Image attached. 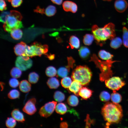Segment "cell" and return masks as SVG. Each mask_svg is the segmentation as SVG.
<instances>
[{"label": "cell", "mask_w": 128, "mask_h": 128, "mask_svg": "<svg viewBox=\"0 0 128 128\" xmlns=\"http://www.w3.org/2000/svg\"><path fill=\"white\" fill-rule=\"evenodd\" d=\"M101 114L108 124L118 123L123 116L122 107L118 103L107 102L102 107Z\"/></svg>", "instance_id": "1"}, {"label": "cell", "mask_w": 128, "mask_h": 128, "mask_svg": "<svg viewBox=\"0 0 128 128\" xmlns=\"http://www.w3.org/2000/svg\"><path fill=\"white\" fill-rule=\"evenodd\" d=\"M92 31L94 38L98 42L104 41L107 39L112 40L115 36V26L110 23L103 27H99L96 25H93Z\"/></svg>", "instance_id": "2"}, {"label": "cell", "mask_w": 128, "mask_h": 128, "mask_svg": "<svg viewBox=\"0 0 128 128\" xmlns=\"http://www.w3.org/2000/svg\"><path fill=\"white\" fill-rule=\"evenodd\" d=\"M3 27L4 30L10 33L13 30L23 27L21 21L23 17L18 11L15 10H11Z\"/></svg>", "instance_id": "3"}, {"label": "cell", "mask_w": 128, "mask_h": 128, "mask_svg": "<svg viewBox=\"0 0 128 128\" xmlns=\"http://www.w3.org/2000/svg\"><path fill=\"white\" fill-rule=\"evenodd\" d=\"M92 76L91 71L87 66H79L72 72L71 77L73 80L79 82L83 86L88 84L91 80Z\"/></svg>", "instance_id": "4"}, {"label": "cell", "mask_w": 128, "mask_h": 128, "mask_svg": "<svg viewBox=\"0 0 128 128\" xmlns=\"http://www.w3.org/2000/svg\"><path fill=\"white\" fill-rule=\"evenodd\" d=\"M106 87L113 91L118 90L125 84L124 81L118 77L110 78L105 81Z\"/></svg>", "instance_id": "5"}, {"label": "cell", "mask_w": 128, "mask_h": 128, "mask_svg": "<svg viewBox=\"0 0 128 128\" xmlns=\"http://www.w3.org/2000/svg\"><path fill=\"white\" fill-rule=\"evenodd\" d=\"M32 65V60L27 56H18L15 62L16 66L22 71H26L30 68Z\"/></svg>", "instance_id": "6"}, {"label": "cell", "mask_w": 128, "mask_h": 128, "mask_svg": "<svg viewBox=\"0 0 128 128\" xmlns=\"http://www.w3.org/2000/svg\"><path fill=\"white\" fill-rule=\"evenodd\" d=\"M48 46L46 45H42L40 43L35 42L30 46V50L32 57L38 56H41L47 52Z\"/></svg>", "instance_id": "7"}, {"label": "cell", "mask_w": 128, "mask_h": 128, "mask_svg": "<svg viewBox=\"0 0 128 128\" xmlns=\"http://www.w3.org/2000/svg\"><path fill=\"white\" fill-rule=\"evenodd\" d=\"M57 102L52 101L46 103L40 109L39 113L42 117L47 118L50 116L54 112Z\"/></svg>", "instance_id": "8"}, {"label": "cell", "mask_w": 128, "mask_h": 128, "mask_svg": "<svg viewBox=\"0 0 128 128\" xmlns=\"http://www.w3.org/2000/svg\"><path fill=\"white\" fill-rule=\"evenodd\" d=\"M36 99L32 98L29 100L25 103L23 109V111L28 114L32 115L36 112L37 109L35 105Z\"/></svg>", "instance_id": "9"}, {"label": "cell", "mask_w": 128, "mask_h": 128, "mask_svg": "<svg viewBox=\"0 0 128 128\" xmlns=\"http://www.w3.org/2000/svg\"><path fill=\"white\" fill-rule=\"evenodd\" d=\"M26 45L25 42L21 41L15 46L14 49V53L16 55L25 56Z\"/></svg>", "instance_id": "10"}, {"label": "cell", "mask_w": 128, "mask_h": 128, "mask_svg": "<svg viewBox=\"0 0 128 128\" xmlns=\"http://www.w3.org/2000/svg\"><path fill=\"white\" fill-rule=\"evenodd\" d=\"M114 6L115 9L118 12L122 13L127 9L128 4L125 0H116L114 3Z\"/></svg>", "instance_id": "11"}, {"label": "cell", "mask_w": 128, "mask_h": 128, "mask_svg": "<svg viewBox=\"0 0 128 128\" xmlns=\"http://www.w3.org/2000/svg\"><path fill=\"white\" fill-rule=\"evenodd\" d=\"M62 6L64 10L66 12L71 11L73 13L77 8V5L76 3L69 1H64L63 3Z\"/></svg>", "instance_id": "12"}, {"label": "cell", "mask_w": 128, "mask_h": 128, "mask_svg": "<svg viewBox=\"0 0 128 128\" xmlns=\"http://www.w3.org/2000/svg\"><path fill=\"white\" fill-rule=\"evenodd\" d=\"M82 86L79 82L73 80L69 87V91L77 96H79V92L82 87Z\"/></svg>", "instance_id": "13"}, {"label": "cell", "mask_w": 128, "mask_h": 128, "mask_svg": "<svg viewBox=\"0 0 128 128\" xmlns=\"http://www.w3.org/2000/svg\"><path fill=\"white\" fill-rule=\"evenodd\" d=\"M93 91L86 87H82L80 90L79 96L84 100L89 98L92 96Z\"/></svg>", "instance_id": "14"}, {"label": "cell", "mask_w": 128, "mask_h": 128, "mask_svg": "<svg viewBox=\"0 0 128 128\" xmlns=\"http://www.w3.org/2000/svg\"><path fill=\"white\" fill-rule=\"evenodd\" d=\"M12 117L18 122L23 123L25 121L23 114L18 109L13 110L11 113Z\"/></svg>", "instance_id": "15"}, {"label": "cell", "mask_w": 128, "mask_h": 128, "mask_svg": "<svg viewBox=\"0 0 128 128\" xmlns=\"http://www.w3.org/2000/svg\"><path fill=\"white\" fill-rule=\"evenodd\" d=\"M31 87L30 83L27 80H24L21 81L19 85V88L22 92L26 93L28 92L31 90Z\"/></svg>", "instance_id": "16"}, {"label": "cell", "mask_w": 128, "mask_h": 128, "mask_svg": "<svg viewBox=\"0 0 128 128\" xmlns=\"http://www.w3.org/2000/svg\"><path fill=\"white\" fill-rule=\"evenodd\" d=\"M47 84L49 87L51 89H56L59 86V81L56 78L52 77L49 78Z\"/></svg>", "instance_id": "17"}, {"label": "cell", "mask_w": 128, "mask_h": 128, "mask_svg": "<svg viewBox=\"0 0 128 128\" xmlns=\"http://www.w3.org/2000/svg\"><path fill=\"white\" fill-rule=\"evenodd\" d=\"M68 109V107L66 105L63 103H61L56 105L55 110L57 113L63 115L67 112Z\"/></svg>", "instance_id": "18"}, {"label": "cell", "mask_w": 128, "mask_h": 128, "mask_svg": "<svg viewBox=\"0 0 128 128\" xmlns=\"http://www.w3.org/2000/svg\"><path fill=\"white\" fill-rule=\"evenodd\" d=\"M122 41L119 37L114 38L111 40L110 43L111 47L113 48L116 49L119 48L122 45Z\"/></svg>", "instance_id": "19"}, {"label": "cell", "mask_w": 128, "mask_h": 128, "mask_svg": "<svg viewBox=\"0 0 128 128\" xmlns=\"http://www.w3.org/2000/svg\"><path fill=\"white\" fill-rule=\"evenodd\" d=\"M79 53L81 58L86 59L89 56L90 54V51L87 47L83 46L81 47L79 49Z\"/></svg>", "instance_id": "20"}, {"label": "cell", "mask_w": 128, "mask_h": 128, "mask_svg": "<svg viewBox=\"0 0 128 128\" xmlns=\"http://www.w3.org/2000/svg\"><path fill=\"white\" fill-rule=\"evenodd\" d=\"M69 41L70 44L72 48L77 49L79 47L80 41L76 37L73 35L71 36L70 38Z\"/></svg>", "instance_id": "21"}, {"label": "cell", "mask_w": 128, "mask_h": 128, "mask_svg": "<svg viewBox=\"0 0 128 128\" xmlns=\"http://www.w3.org/2000/svg\"><path fill=\"white\" fill-rule=\"evenodd\" d=\"M10 33L12 37L16 40H18L21 38L23 34L22 31L20 28L13 30Z\"/></svg>", "instance_id": "22"}, {"label": "cell", "mask_w": 128, "mask_h": 128, "mask_svg": "<svg viewBox=\"0 0 128 128\" xmlns=\"http://www.w3.org/2000/svg\"><path fill=\"white\" fill-rule=\"evenodd\" d=\"M98 55L100 58L104 60H110L113 57V55L104 50H101L99 51Z\"/></svg>", "instance_id": "23"}, {"label": "cell", "mask_w": 128, "mask_h": 128, "mask_svg": "<svg viewBox=\"0 0 128 128\" xmlns=\"http://www.w3.org/2000/svg\"><path fill=\"white\" fill-rule=\"evenodd\" d=\"M67 102L70 105L75 106L77 105L79 103V100L76 96L72 95H70L67 99Z\"/></svg>", "instance_id": "24"}, {"label": "cell", "mask_w": 128, "mask_h": 128, "mask_svg": "<svg viewBox=\"0 0 128 128\" xmlns=\"http://www.w3.org/2000/svg\"><path fill=\"white\" fill-rule=\"evenodd\" d=\"M56 12V9L54 5H50L45 9L44 14L47 16L51 17L54 16Z\"/></svg>", "instance_id": "25"}, {"label": "cell", "mask_w": 128, "mask_h": 128, "mask_svg": "<svg viewBox=\"0 0 128 128\" xmlns=\"http://www.w3.org/2000/svg\"><path fill=\"white\" fill-rule=\"evenodd\" d=\"M39 77V76L37 73L32 72L30 73L28 75V81L30 83L35 84L38 82Z\"/></svg>", "instance_id": "26"}, {"label": "cell", "mask_w": 128, "mask_h": 128, "mask_svg": "<svg viewBox=\"0 0 128 128\" xmlns=\"http://www.w3.org/2000/svg\"><path fill=\"white\" fill-rule=\"evenodd\" d=\"M111 99L112 102L118 103L122 100V96L119 93L116 92V91H113L111 95Z\"/></svg>", "instance_id": "27"}, {"label": "cell", "mask_w": 128, "mask_h": 128, "mask_svg": "<svg viewBox=\"0 0 128 128\" xmlns=\"http://www.w3.org/2000/svg\"><path fill=\"white\" fill-rule=\"evenodd\" d=\"M21 70L17 67H14L11 70L10 74L13 78H19L20 77L22 74Z\"/></svg>", "instance_id": "28"}, {"label": "cell", "mask_w": 128, "mask_h": 128, "mask_svg": "<svg viewBox=\"0 0 128 128\" xmlns=\"http://www.w3.org/2000/svg\"><path fill=\"white\" fill-rule=\"evenodd\" d=\"M45 72L46 76L50 77L55 76L57 73V72L55 68L52 66L48 67L46 69Z\"/></svg>", "instance_id": "29"}, {"label": "cell", "mask_w": 128, "mask_h": 128, "mask_svg": "<svg viewBox=\"0 0 128 128\" xmlns=\"http://www.w3.org/2000/svg\"><path fill=\"white\" fill-rule=\"evenodd\" d=\"M53 97L55 100L58 102L63 101L65 97L64 94L59 91H56L55 92Z\"/></svg>", "instance_id": "30"}, {"label": "cell", "mask_w": 128, "mask_h": 128, "mask_svg": "<svg viewBox=\"0 0 128 128\" xmlns=\"http://www.w3.org/2000/svg\"><path fill=\"white\" fill-rule=\"evenodd\" d=\"M94 38L93 35L90 34H86L83 37V43L86 45H90L92 43Z\"/></svg>", "instance_id": "31"}, {"label": "cell", "mask_w": 128, "mask_h": 128, "mask_svg": "<svg viewBox=\"0 0 128 128\" xmlns=\"http://www.w3.org/2000/svg\"><path fill=\"white\" fill-rule=\"evenodd\" d=\"M20 96V93L17 89H14L11 90L9 92L8 96L9 98L14 99L18 98Z\"/></svg>", "instance_id": "32"}, {"label": "cell", "mask_w": 128, "mask_h": 128, "mask_svg": "<svg viewBox=\"0 0 128 128\" xmlns=\"http://www.w3.org/2000/svg\"><path fill=\"white\" fill-rule=\"evenodd\" d=\"M72 83V80L69 77H66L61 80V84L62 86L66 88H69Z\"/></svg>", "instance_id": "33"}, {"label": "cell", "mask_w": 128, "mask_h": 128, "mask_svg": "<svg viewBox=\"0 0 128 128\" xmlns=\"http://www.w3.org/2000/svg\"><path fill=\"white\" fill-rule=\"evenodd\" d=\"M123 42L124 46L128 48V30L125 27H123Z\"/></svg>", "instance_id": "34"}, {"label": "cell", "mask_w": 128, "mask_h": 128, "mask_svg": "<svg viewBox=\"0 0 128 128\" xmlns=\"http://www.w3.org/2000/svg\"><path fill=\"white\" fill-rule=\"evenodd\" d=\"M111 97L110 94L107 91H103L101 92L99 96L101 101L103 102H107Z\"/></svg>", "instance_id": "35"}, {"label": "cell", "mask_w": 128, "mask_h": 128, "mask_svg": "<svg viewBox=\"0 0 128 128\" xmlns=\"http://www.w3.org/2000/svg\"><path fill=\"white\" fill-rule=\"evenodd\" d=\"M68 69L64 67L59 68L57 71L58 75L62 78H64L66 77L69 73Z\"/></svg>", "instance_id": "36"}, {"label": "cell", "mask_w": 128, "mask_h": 128, "mask_svg": "<svg viewBox=\"0 0 128 128\" xmlns=\"http://www.w3.org/2000/svg\"><path fill=\"white\" fill-rule=\"evenodd\" d=\"M16 120L12 117H8L5 121V125L9 128H13L16 126Z\"/></svg>", "instance_id": "37"}, {"label": "cell", "mask_w": 128, "mask_h": 128, "mask_svg": "<svg viewBox=\"0 0 128 128\" xmlns=\"http://www.w3.org/2000/svg\"><path fill=\"white\" fill-rule=\"evenodd\" d=\"M19 84L20 83L18 80L15 78H11L9 81V85L13 88L17 87L19 85Z\"/></svg>", "instance_id": "38"}, {"label": "cell", "mask_w": 128, "mask_h": 128, "mask_svg": "<svg viewBox=\"0 0 128 128\" xmlns=\"http://www.w3.org/2000/svg\"><path fill=\"white\" fill-rule=\"evenodd\" d=\"M10 12L8 11H4L2 12L0 17V22L4 23L8 16L9 15Z\"/></svg>", "instance_id": "39"}, {"label": "cell", "mask_w": 128, "mask_h": 128, "mask_svg": "<svg viewBox=\"0 0 128 128\" xmlns=\"http://www.w3.org/2000/svg\"><path fill=\"white\" fill-rule=\"evenodd\" d=\"M23 0H11L10 2L12 6L14 8L19 6L23 2Z\"/></svg>", "instance_id": "40"}, {"label": "cell", "mask_w": 128, "mask_h": 128, "mask_svg": "<svg viewBox=\"0 0 128 128\" xmlns=\"http://www.w3.org/2000/svg\"><path fill=\"white\" fill-rule=\"evenodd\" d=\"M85 121L86 122V128L90 127L91 124H92L94 123V121L93 120H91L90 119L88 114H87V115Z\"/></svg>", "instance_id": "41"}, {"label": "cell", "mask_w": 128, "mask_h": 128, "mask_svg": "<svg viewBox=\"0 0 128 128\" xmlns=\"http://www.w3.org/2000/svg\"><path fill=\"white\" fill-rule=\"evenodd\" d=\"M0 10L3 11L7 9V5L5 0H0Z\"/></svg>", "instance_id": "42"}, {"label": "cell", "mask_w": 128, "mask_h": 128, "mask_svg": "<svg viewBox=\"0 0 128 128\" xmlns=\"http://www.w3.org/2000/svg\"><path fill=\"white\" fill-rule=\"evenodd\" d=\"M45 9L44 8H41L39 6L36 7V9L34 10V12L42 14H45Z\"/></svg>", "instance_id": "43"}, {"label": "cell", "mask_w": 128, "mask_h": 128, "mask_svg": "<svg viewBox=\"0 0 128 128\" xmlns=\"http://www.w3.org/2000/svg\"><path fill=\"white\" fill-rule=\"evenodd\" d=\"M54 3L58 5H61L62 3L63 0H51Z\"/></svg>", "instance_id": "44"}, {"label": "cell", "mask_w": 128, "mask_h": 128, "mask_svg": "<svg viewBox=\"0 0 128 128\" xmlns=\"http://www.w3.org/2000/svg\"><path fill=\"white\" fill-rule=\"evenodd\" d=\"M68 126L67 123L65 122H63L61 123L60 124V127L61 128H67Z\"/></svg>", "instance_id": "45"}, {"label": "cell", "mask_w": 128, "mask_h": 128, "mask_svg": "<svg viewBox=\"0 0 128 128\" xmlns=\"http://www.w3.org/2000/svg\"><path fill=\"white\" fill-rule=\"evenodd\" d=\"M107 0V1H110L111 0Z\"/></svg>", "instance_id": "46"}]
</instances>
